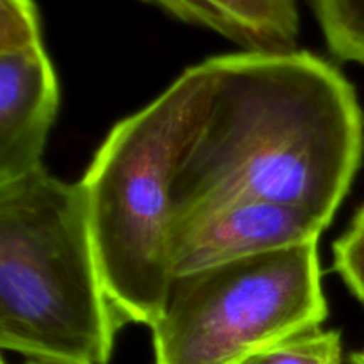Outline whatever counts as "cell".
Masks as SVG:
<instances>
[{"label": "cell", "instance_id": "cell-6", "mask_svg": "<svg viewBox=\"0 0 364 364\" xmlns=\"http://www.w3.org/2000/svg\"><path fill=\"white\" fill-rule=\"evenodd\" d=\"M59 82L43 36L0 43V185L43 167Z\"/></svg>", "mask_w": 364, "mask_h": 364}, {"label": "cell", "instance_id": "cell-8", "mask_svg": "<svg viewBox=\"0 0 364 364\" xmlns=\"http://www.w3.org/2000/svg\"><path fill=\"white\" fill-rule=\"evenodd\" d=\"M331 52L364 66V0H313Z\"/></svg>", "mask_w": 364, "mask_h": 364}, {"label": "cell", "instance_id": "cell-1", "mask_svg": "<svg viewBox=\"0 0 364 364\" xmlns=\"http://www.w3.org/2000/svg\"><path fill=\"white\" fill-rule=\"evenodd\" d=\"M203 63L208 102L174 176L173 228L242 198L291 206L329 226L364 155V114L350 82L297 48Z\"/></svg>", "mask_w": 364, "mask_h": 364}, {"label": "cell", "instance_id": "cell-5", "mask_svg": "<svg viewBox=\"0 0 364 364\" xmlns=\"http://www.w3.org/2000/svg\"><path fill=\"white\" fill-rule=\"evenodd\" d=\"M327 224L302 210L263 199L217 203L171 233L173 276L318 242Z\"/></svg>", "mask_w": 364, "mask_h": 364}, {"label": "cell", "instance_id": "cell-7", "mask_svg": "<svg viewBox=\"0 0 364 364\" xmlns=\"http://www.w3.org/2000/svg\"><path fill=\"white\" fill-rule=\"evenodd\" d=\"M185 23L205 27L249 52L295 50L297 0H142Z\"/></svg>", "mask_w": 364, "mask_h": 364}, {"label": "cell", "instance_id": "cell-3", "mask_svg": "<svg viewBox=\"0 0 364 364\" xmlns=\"http://www.w3.org/2000/svg\"><path fill=\"white\" fill-rule=\"evenodd\" d=\"M210 77L187 68L144 109L124 117L80 180L107 294L123 323L151 327L173 279V183L196 137Z\"/></svg>", "mask_w": 364, "mask_h": 364}, {"label": "cell", "instance_id": "cell-2", "mask_svg": "<svg viewBox=\"0 0 364 364\" xmlns=\"http://www.w3.org/2000/svg\"><path fill=\"white\" fill-rule=\"evenodd\" d=\"M107 294L80 181L39 167L0 185V347L107 364L123 327Z\"/></svg>", "mask_w": 364, "mask_h": 364}, {"label": "cell", "instance_id": "cell-12", "mask_svg": "<svg viewBox=\"0 0 364 364\" xmlns=\"http://www.w3.org/2000/svg\"><path fill=\"white\" fill-rule=\"evenodd\" d=\"M347 364H364V352H355L348 358Z\"/></svg>", "mask_w": 364, "mask_h": 364}, {"label": "cell", "instance_id": "cell-9", "mask_svg": "<svg viewBox=\"0 0 364 364\" xmlns=\"http://www.w3.org/2000/svg\"><path fill=\"white\" fill-rule=\"evenodd\" d=\"M244 364H343V347L338 331L313 329L297 334Z\"/></svg>", "mask_w": 364, "mask_h": 364}, {"label": "cell", "instance_id": "cell-4", "mask_svg": "<svg viewBox=\"0 0 364 364\" xmlns=\"http://www.w3.org/2000/svg\"><path fill=\"white\" fill-rule=\"evenodd\" d=\"M327 315L318 242L173 276L153 364H244Z\"/></svg>", "mask_w": 364, "mask_h": 364}, {"label": "cell", "instance_id": "cell-11", "mask_svg": "<svg viewBox=\"0 0 364 364\" xmlns=\"http://www.w3.org/2000/svg\"><path fill=\"white\" fill-rule=\"evenodd\" d=\"M2 364H7L2 361ZM21 364H89L82 361H71V359H57V358H27Z\"/></svg>", "mask_w": 364, "mask_h": 364}, {"label": "cell", "instance_id": "cell-10", "mask_svg": "<svg viewBox=\"0 0 364 364\" xmlns=\"http://www.w3.org/2000/svg\"><path fill=\"white\" fill-rule=\"evenodd\" d=\"M334 269L364 304V205L347 233L334 244Z\"/></svg>", "mask_w": 364, "mask_h": 364}]
</instances>
